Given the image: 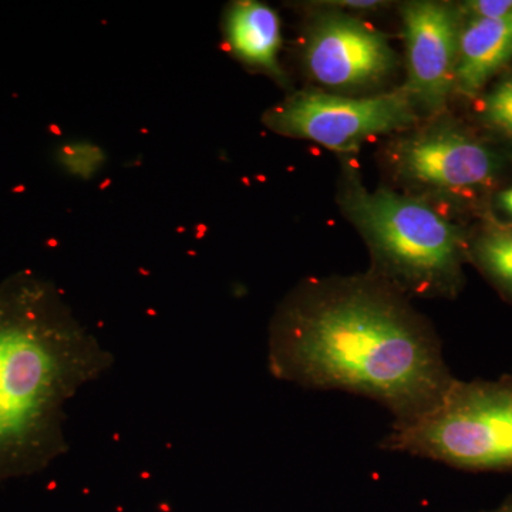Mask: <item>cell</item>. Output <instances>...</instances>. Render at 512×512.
<instances>
[{
  "label": "cell",
  "instance_id": "4",
  "mask_svg": "<svg viewBox=\"0 0 512 512\" xmlns=\"http://www.w3.org/2000/svg\"><path fill=\"white\" fill-rule=\"evenodd\" d=\"M379 447L471 473L512 471V372L454 380L436 409L394 426Z\"/></svg>",
  "mask_w": 512,
  "mask_h": 512
},
{
  "label": "cell",
  "instance_id": "1",
  "mask_svg": "<svg viewBox=\"0 0 512 512\" xmlns=\"http://www.w3.org/2000/svg\"><path fill=\"white\" fill-rule=\"evenodd\" d=\"M268 369L303 389L373 400L394 426L436 409L457 379L433 325L372 272L289 293L269 326Z\"/></svg>",
  "mask_w": 512,
  "mask_h": 512
},
{
  "label": "cell",
  "instance_id": "15",
  "mask_svg": "<svg viewBox=\"0 0 512 512\" xmlns=\"http://www.w3.org/2000/svg\"><path fill=\"white\" fill-rule=\"evenodd\" d=\"M329 5L340 6V8L376 10L383 8L386 3L379 0H342V2H330Z\"/></svg>",
  "mask_w": 512,
  "mask_h": 512
},
{
  "label": "cell",
  "instance_id": "10",
  "mask_svg": "<svg viewBox=\"0 0 512 512\" xmlns=\"http://www.w3.org/2000/svg\"><path fill=\"white\" fill-rule=\"evenodd\" d=\"M511 59L512 18L470 19L458 39L456 89L474 96Z\"/></svg>",
  "mask_w": 512,
  "mask_h": 512
},
{
  "label": "cell",
  "instance_id": "13",
  "mask_svg": "<svg viewBox=\"0 0 512 512\" xmlns=\"http://www.w3.org/2000/svg\"><path fill=\"white\" fill-rule=\"evenodd\" d=\"M483 116L491 127L512 137V76L497 84L493 92L488 94Z\"/></svg>",
  "mask_w": 512,
  "mask_h": 512
},
{
  "label": "cell",
  "instance_id": "8",
  "mask_svg": "<svg viewBox=\"0 0 512 512\" xmlns=\"http://www.w3.org/2000/svg\"><path fill=\"white\" fill-rule=\"evenodd\" d=\"M392 160L404 180L441 190L488 183L498 167L488 148L450 127H434L404 138L394 146Z\"/></svg>",
  "mask_w": 512,
  "mask_h": 512
},
{
  "label": "cell",
  "instance_id": "17",
  "mask_svg": "<svg viewBox=\"0 0 512 512\" xmlns=\"http://www.w3.org/2000/svg\"><path fill=\"white\" fill-rule=\"evenodd\" d=\"M495 512H512V494L508 495L507 498L495 508Z\"/></svg>",
  "mask_w": 512,
  "mask_h": 512
},
{
  "label": "cell",
  "instance_id": "3",
  "mask_svg": "<svg viewBox=\"0 0 512 512\" xmlns=\"http://www.w3.org/2000/svg\"><path fill=\"white\" fill-rule=\"evenodd\" d=\"M343 207L369 245L377 278L407 298H453L460 291L470 245L439 212L396 192L360 185L350 188Z\"/></svg>",
  "mask_w": 512,
  "mask_h": 512
},
{
  "label": "cell",
  "instance_id": "2",
  "mask_svg": "<svg viewBox=\"0 0 512 512\" xmlns=\"http://www.w3.org/2000/svg\"><path fill=\"white\" fill-rule=\"evenodd\" d=\"M113 363L52 282L23 271L0 284V483L66 453L64 407Z\"/></svg>",
  "mask_w": 512,
  "mask_h": 512
},
{
  "label": "cell",
  "instance_id": "7",
  "mask_svg": "<svg viewBox=\"0 0 512 512\" xmlns=\"http://www.w3.org/2000/svg\"><path fill=\"white\" fill-rule=\"evenodd\" d=\"M409 82L406 92L424 109L440 111L456 89L460 22L446 3L410 2L403 8Z\"/></svg>",
  "mask_w": 512,
  "mask_h": 512
},
{
  "label": "cell",
  "instance_id": "14",
  "mask_svg": "<svg viewBox=\"0 0 512 512\" xmlns=\"http://www.w3.org/2000/svg\"><path fill=\"white\" fill-rule=\"evenodd\" d=\"M471 19L512 18V0H471L463 5Z\"/></svg>",
  "mask_w": 512,
  "mask_h": 512
},
{
  "label": "cell",
  "instance_id": "12",
  "mask_svg": "<svg viewBox=\"0 0 512 512\" xmlns=\"http://www.w3.org/2000/svg\"><path fill=\"white\" fill-rule=\"evenodd\" d=\"M56 160L67 174L90 180L106 164V154L90 141H69L57 148Z\"/></svg>",
  "mask_w": 512,
  "mask_h": 512
},
{
  "label": "cell",
  "instance_id": "5",
  "mask_svg": "<svg viewBox=\"0 0 512 512\" xmlns=\"http://www.w3.org/2000/svg\"><path fill=\"white\" fill-rule=\"evenodd\" d=\"M414 104L406 89L365 99L305 90L266 111L264 123L282 136L348 153L369 138L412 127L417 121Z\"/></svg>",
  "mask_w": 512,
  "mask_h": 512
},
{
  "label": "cell",
  "instance_id": "9",
  "mask_svg": "<svg viewBox=\"0 0 512 512\" xmlns=\"http://www.w3.org/2000/svg\"><path fill=\"white\" fill-rule=\"evenodd\" d=\"M225 42L241 62L282 79L279 66L281 22L274 9L255 0H239L228 6L224 18Z\"/></svg>",
  "mask_w": 512,
  "mask_h": 512
},
{
  "label": "cell",
  "instance_id": "6",
  "mask_svg": "<svg viewBox=\"0 0 512 512\" xmlns=\"http://www.w3.org/2000/svg\"><path fill=\"white\" fill-rule=\"evenodd\" d=\"M305 64L316 82L335 89H355L382 80L394 66L386 37L360 20L326 15L311 26Z\"/></svg>",
  "mask_w": 512,
  "mask_h": 512
},
{
  "label": "cell",
  "instance_id": "18",
  "mask_svg": "<svg viewBox=\"0 0 512 512\" xmlns=\"http://www.w3.org/2000/svg\"><path fill=\"white\" fill-rule=\"evenodd\" d=\"M473 512H495V510H483V511H473Z\"/></svg>",
  "mask_w": 512,
  "mask_h": 512
},
{
  "label": "cell",
  "instance_id": "16",
  "mask_svg": "<svg viewBox=\"0 0 512 512\" xmlns=\"http://www.w3.org/2000/svg\"><path fill=\"white\" fill-rule=\"evenodd\" d=\"M498 204L501 205V208H503L507 214L512 215V188H508V190L498 195Z\"/></svg>",
  "mask_w": 512,
  "mask_h": 512
},
{
  "label": "cell",
  "instance_id": "11",
  "mask_svg": "<svg viewBox=\"0 0 512 512\" xmlns=\"http://www.w3.org/2000/svg\"><path fill=\"white\" fill-rule=\"evenodd\" d=\"M470 258L512 301V227L491 225L470 248Z\"/></svg>",
  "mask_w": 512,
  "mask_h": 512
}]
</instances>
